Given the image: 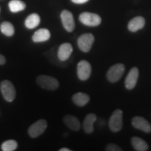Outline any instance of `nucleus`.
<instances>
[{
  "label": "nucleus",
  "instance_id": "16",
  "mask_svg": "<svg viewBox=\"0 0 151 151\" xmlns=\"http://www.w3.org/2000/svg\"><path fill=\"white\" fill-rule=\"evenodd\" d=\"M97 120V116L94 113L87 115L83 121V129L87 134H91L94 131V123Z\"/></svg>",
  "mask_w": 151,
  "mask_h": 151
},
{
  "label": "nucleus",
  "instance_id": "9",
  "mask_svg": "<svg viewBox=\"0 0 151 151\" xmlns=\"http://www.w3.org/2000/svg\"><path fill=\"white\" fill-rule=\"evenodd\" d=\"M61 20L63 27L69 32L73 31L75 28V22L73 14L69 11L64 10L61 13Z\"/></svg>",
  "mask_w": 151,
  "mask_h": 151
},
{
  "label": "nucleus",
  "instance_id": "1",
  "mask_svg": "<svg viewBox=\"0 0 151 151\" xmlns=\"http://www.w3.org/2000/svg\"><path fill=\"white\" fill-rule=\"evenodd\" d=\"M37 83L41 88L48 90H57L59 82L56 78L47 75H40L37 78Z\"/></svg>",
  "mask_w": 151,
  "mask_h": 151
},
{
  "label": "nucleus",
  "instance_id": "5",
  "mask_svg": "<svg viewBox=\"0 0 151 151\" xmlns=\"http://www.w3.org/2000/svg\"><path fill=\"white\" fill-rule=\"evenodd\" d=\"M124 66L123 64H116L110 67L107 72L106 77L109 81L111 83H116L122 78L124 72Z\"/></svg>",
  "mask_w": 151,
  "mask_h": 151
},
{
  "label": "nucleus",
  "instance_id": "22",
  "mask_svg": "<svg viewBox=\"0 0 151 151\" xmlns=\"http://www.w3.org/2000/svg\"><path fill=\"white\" fill-rule=\"evenodd\" d=\"M18 147V143L15 140L6 141L1 144V150L3 151H14Z\"/></svg>",
  "mask_w": 151,
  "mask_h": 151
},
{
  "label": "nucleus",
  "instance_id": "23",
  "mask_svg": "<svg viewBox=\"0 0 151 151\" xmlns=\"http://www.w3.org/2000/svg\"><path fill=\"white\" fill-rule=\"evenodd\" d=\"M106 150L107 151H122V149L115 143H109L106 147Z\"/></svg>",
  "mask_w": 151,
  "mask_h": 151
},
{
  "label": "nucleus",
  "instance_id": "18",
  "mask_svg": "<svg viewBox=\"0 0 151 151\" xmlns=\"http://www.w3.org/2000/svg\"><path fill=\"white\" fill-rule=\"evenodd\" d=\"M132 145L135 150L137 151H146L148 149V145L144 140L139 137H132Z\"/></svg>",
  "mask_w": 151,
  "mask_h": 151
},
{
  "label": "nucleus",
  "instance_id": "11",
  "mask_svg": "<svg viewBox=\"0 0 151 151\" xmlns=\"http://www.w3.org/2000/svg\"><path fill=\"white\" fill-rule=\"evenodd\" d=\"M139 69L137 67H133L129 71L125 78V87L128 90H132L137 85L139 78Z\"/></svg>",
  "mask_w": 151,
  "mask_h": 151
},
{
  "label": "nucleus",
  "instance_id": "14",
  "mask_svg": "<svg viewBox=\"0 0 151 151\" xmlns=\"http://www.w3.org/2000/svg\"><path fill=\"white\" fill-rule=\"evenodd\" d=\"M63 121L65 124L73 131H78L81 128L80 121L76 117L72 116V115H66L64 117Z\"/></svg>",
  "mask_w": 151,
  "mask_h": 151
},
{
  "label": "nucleus",
  "instance_id": "26",
  "mask_svg": "<svg viewBox=\"0 0 151 151\" xmlns=\"http://www.w3.org/2000/svg\"><path fill=\"white\" fill-rule=\"evenodd\" d=\"M60 151H71V150L67 148H63L60 149Z\"/></svg>",
  "mask_w": 151,
  "mask_h": 151
},
{
  "label": "nucleus",
  "instance_id": "25",
  "mask_svg": "<svg viewBox=\"0 0 151 151\" xmlns=\"http://www.w3.org/2000/svg\"><path fill=\"white\" fill-rule=\"evenodd\" d=\"M5 62H6V59L4 56L2 55L1 54H0V65H4Z\"/></svg>",
  "mask_w": 151,
  "mask_h": 151
},
{
  "label": "nucleus",
  "instance_id": "2",
  "mask_svg": "<svg viewBox=\"0 0 151 151\" xmlns=\"http://www.w3.org/2000/svg\"><path fill=\"white\" fill-rule=\"evenodd\" d=\"M0 88H1V94L6 101H9V102L14 101L16 97V92L15 87L11 81L8 80L1 81Z\"/></svg>",
  "mask_w": 151,
  "mask_h": 151
},
{
  "label": "nucleus",
  "instance_id": "3",
  "mask_svg": "<svg viewBox=\"0 0 151 151\" xmlns=\"http://www.w3.org/2000/svg\"><path fill=\"white\" fill-rule=\"evenodd\" d=\"M79 20L83 24L90 27H96L101 22V18L99 15L93 13L83 12L79 16Z\"/></svg>",
  "mask_w": 151,
  "mask_h": 151
},
{
  "label": "nucleus",
  "instance_id": "13",
  "mask_svg": "<svg viewBox=\"0 0 151 151\" xmlns=\"http://www.w3.org/2000/svg\"><path fill=\"white\" fill-rule=\"evenodd\" d=\"M50 38V32L48 29L45 28L38 29L32 36V41L35 43L44 42Z\"/></svg>",
  "mask_w": 151,
  "mask_h": 151
},
{
  "label": "nucleus",
  "instance_id": "10",
  "mask_svg": "<svg viewBox=\"0 0 151 151\" xmlns=\"http://www.w3.org/2000/svg\"><path fill=\"white\" fill-rule=\"evenodd\" d=\"M132 124L137 129L149 133L151 132V125L146 119L140 116H136L132 118Z\"/></svg>",
  "mask_w": 151,
  "mask_h": 151
},
{
  "label": "nucleus",
  "instance_id": "12",
  "mask_svg": "<svg viewBox=\"0 0 151 151\" xmlns=\"http://www.w3.org/2000/svg\"><path fill=\"white\" fill-rule=\"evenodd\" d=\"M73 52V47L71 43H64L60 46L58 57L61 61H66L69 58Z\"/></svg>",
  "mask_w": 151,
  "mask_h": 151
},
{
  "label": "nucleus",
  "instance_id": "4",
  "mask_svg": "<svg viewBox=\"0 0 151 151\" xmlns=\"http://www.w3.org/2000/svg\"><path fill=\"white\" fill-rule=\"evenodd\" d=\"M122 116L123 113L120 109H116L111 115L109 121V128L113 132H118L122 127Z\"/></svg>",
  "mask_w": 151,
  "mask_h": 151
},
{
  "label": "nucleus",
  "instance_id": "19",
  "mask_svg": "<svg viewBox=\"0 0 151 151\" xmlns=\"http://www.w3.org/2000/svg\"><path fill=\"white\" fill-rule=\"evenodd\" d=\"M40 23V17L37 14H32L26 18L24 21L25 27L28 29H34Z\"/></svg>",
  "mask_w": 151,
  "mask_h": 151
},
{
  "label": "nucleus",
  "instance_id": "6",
  "mask_svg": "<svg viewBox=\"0 0 151 151\" xmlns=\"http://www.w3.org/2000/svg\"><path fill=\"white\" fill-rule=\"evenodd\" d=\"M94 41V36L90 33L82 35L78 39V46L81 51L88 52L91 50Z\"/></svg>",
  "mask_w": 151,
  "mask_h": 151
},
{
  "label": "nucleus",
  "instance_id": "17",
  "mask_svg": "<svg viewBox=\"0 0 151 151\" xmlns=\"http://www.w3.org/2000/svg\"><path fill=\"white\" fill-rule=\"evenodd\" d=\"M72 100L75 104L78 106H83L89 102L90 97L83 92H77L73 95Z\"/></svg>",
  "mask_w": 151,
  "mask_h": 151
},
{
  "label": "nucleus",
  "instance_id": "7",
  "mask_svg": "<svg viewBox=\"0 0 151 151\" xmlns=\"http://www.w3.org/2000/svg\"><path fill=\"white\" fill-rule=\"evenodd\" d=\"M47 122L44 119L37 120L32 124L28 129V134L32 138H37L42 134L47 128Z\"/></svg>",
  "mask_w": 151,
  "mask_h": 151
},
{
  "label": "nucleus",
  "instance_id": "20",
  "mask_svg": "<svg viewBox=\"0 0 151 151\" xmlns=\"http://www.w3.org/2000/svg\"><path fill=\"white\" fill-rule=\"evenodd\" d=\"M9 7L12 13H18L26 8V4L20 0H11L9 3Z\"/></svg>",
  "mask_w": 151,
  "mask_h": 151
},
{
  "label": "nucleus",
  "instance_id": "21",
  "mask_svg": "<svg viewBox=\"0 0 151 151\" xmlns=\"http://www.w3.org/2000/svg\"><path fill=\"white\" fill-rule=\"evenodd\" d=\"M0 30L7 37H11L14 35L15 29L14 25L9 22H4L0 25Z\"/></svg>",
  "mask_w": 151,
  "mask_h": 151
},
{
  "label": "nucleus",
  "instance_id": "15",
  "mask_svg": "<svg viewBox=\"0 0 151 151\" xmlns=\"http://www.w3.org/2000/svg\"><path fill=\"white\" fill-rule=\"evenodd\" d=\"M145 23H146V21H145V19L143 17H135L129 21V24H128V29L132 32H137L138 30L142 29L144 27Z\"/></svg>",
  "mask_w": 151,
  "mask_h": 151
},
{
  "label": "nucleus",
  "instance_id": "24",
  "mask_svg": "<svg viewBox=\"0 0 151 151\" xmlns=\"http://www.w3.org/2000/svg\"><path fill=\"white\" fill-rule=\"evenodd\" d=\"M89 0H71V1L75 4H85Z\"/></svg>",
  "mask_w": 151,
  "mask_h": 151
},
{
  "label": "nucleus",
  "instance_id": "8",
  "mask_svg": "<svg viewBox=\"0 0 151 151\" xmlns=\"http://www.w3.org/2000/svg\"><path fill=\"white\" fill-rule=\"evenodd\" d=\"M92 68L90 64L86 60H81L77 65V74L80 80L86 81L91 75Z\"/></svg>",
  "mask_w": 151,
  "mask_h": 151
}]
</instances>
